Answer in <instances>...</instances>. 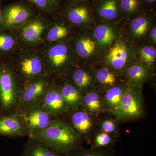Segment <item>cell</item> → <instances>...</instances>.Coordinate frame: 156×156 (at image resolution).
<instances>
[{"instance_id": "cell-1", "label": "cell", "mask_w": 156, "mask_h": 156, "mask_svg": "<svg viewBox=\"0 0 156 156\" xmlns=\"http://www.w3.org/2000/svg\"><path fill=\"white\" fill-rule=\"evenodd\" d=\"M40 51L46 74L53 79L66 76L79 64L72 40L56 44H44Z\"/></svg>"}, {"instance_id": "cell-2", "label": "cell", "mask_w": 156, "mask_h": 156, "mask_svg": "<svg viewBox=\"0 0 156 156\" xmlns=\"http://www.w3.org/2000/svg\"><path fill=\"white\" fill-rule=\"evenodd\" d=\"M30 137L37 140L62 155L82 145L83 142L82 138L61 118L55 119L48 128Z\"/></svg>"}, {"instance_id": "cell-3", "label": "cell", "mask_w": 156, "mask_h": 156, "mask_svg": "<svg viewBox=\"0 0 156 156\" xmlns=\"http://www.w3.org/2000/svg\"><path fill=\"white\" fill-rule=\"evenodd\" d=\"M11 65L23 87L47 75L40 50L32 48L20 51Z\"/></svg>"}, {"instance_id": "cell-4", "label": "cell", "mask_w": 156, "mask_h": 156, "mask_svg": "<svg viewBox=\"0 0 156 156\" xmlns=\"http://www.w3.org/2000/svg\"><path fill=\"white\" fill-rule=\"evenodd\" d=\"M22 88L11 64H0V105L3 115L16 113Z\"/></svg>"}, {"instance_id": "cell-5", "label": "cell", "mask_w": 156, "mask_h": 156, "mask_svg": "<svg viewBox=\"0 0 156 156\" xmlns=\"http://www.w3.org/2000/svg\"><path fill=\"white\" fill-rule=\"evenodd\" d=\"M134 45L121 33L114 44L103 53L101 63L120 74H123L136 62Z\"/></svg>"}, {"instance_id": "cell-6", "label": "cell", "mask_w": 156, "mask_h": 156, "mask_svg": "<svg viewBox=\"0 0 156 156\" xmlns=\"http://www.w3.org/2000/svg\"><path fill=\"white\" fill-rule=\"evenodd\" d=\"M143 87H128L120 103L110 113L119 122L137 119L144 115Z\"/></svg>"}, {"instance_id": "cell-7", "label": "cell", "mask_w": 156, "mask_h": 156, "mask_svg": "<svg viewBox=\"0 0 156 156\" xmlns=\"http://www.w3.org/2000/svg\"><path fill=\"white\" fill-rule=\"evenodd\" d=\"M92 29L76 30L72 40L79 64L90 67L99 63L102 56Z\"/></svg>"}, {"instance_id": "cell-8", "label": "cell", "mask_w": 156, "mask_h": 156, "mask_svg": "<svg viewBox=\"0 0 156 156\" xmlns=\"http://www.w3.org/2000/svg\"><path fill=\"white\" fill-rule=\"evenodd\" d=\"M92 1L64 3L58 12L76 30L92 28L96 22Z\"/></svg>"}, {"instance_id": "cell-9", "label": "cell", "mask_w": 156, "mask_h": 156, "mask_svg": "<svg viewBox=\"0 0 156 156\" xmlns=\"http://www.w3.org/2000/svg\"><path fill=\"white\" fill-rule=\"evenodd\" d=\"M155 11H146L142 14L123 22L122 33L134 45L146 41L151 28L155 23Z\"/></svg>"}, {"instance_id": "cell-10", "label": "cell", "mask_w": 156, "mask_h": 156, "mask_svg": "<svg viewBox=\"0 0 156 156\" xmlns=\"http://www.w3.org/2000/svg\"><path fill=\"white\" fill-rule=\"evenodd\" d=\"M53 82V78L47 74L23 86L15 113H23L31 108L40 105Z\"/></svg>"}, {"instance_id": "cell-11", "label": "cell", "mask_w": 156, "mask_h": 156, "mask_svg": "<svg viewBox=\"0 0 156 156\" xmlns=\"http://www.w3.org/2000/svg\"><path fill=\"white\" fill-rule=\"evenodd\" d=\"M60 118L67 123L83 141L89 143L98 128L97 117L81 108L70 110Z\"/></svg>"}, {"instance_id": "cell-12", "label": "cell", "mask_w": 156, "mask_h": 156, "mask_svg": "<svg viewBox=\"0 0 156 156\" xmlns=\"http://www.w3.org/2000/svg\"><path fill=\"white\" fill-rule=\"evenodd\" d=\"M35 16L32 7L25 2L7 5L2 9L0 29L6 31L19 28Z\"/></svg>"}, {"instance_id": "cell-13", "label": "cell", "mask_w": 156, "mask_h": 156, "mask_svg": "<svg viewBox=\"0 0 156 156\" xmlns=\"http://www.w3.org/2000/svg\"><path fill=\"white\" fill-rule=\"evenodd\" d=\"M123 22L114 23L96 20L92 29V34L102 55L121 34Z\"/></svg>"}, {"instance_id": "cell-14", "label": "cell", "mask_w": 156, "mask_h": 156, "mask_svg": "<svg viewBox=\"0 0 156 156\" xmlns=\"http://www.w3.org/2000/svg\"><path fill=\"white\" fill-rule=\"evenodd\" d=\"M58 14L45 31L42 38V43L49 44L69 41L72 40L76 30L64 17Z\"/></svg>"}, {"instance_id": "cell-15", "label": "cell", "mask_w": 156, "mask_h": 156, "mask_svg": "<svg viewBox=\"0 0 156 156\" xmlns=\"http://www.w3.org/2000/svg\"><path fill=\"white\" fill-rule=\"evenodd\" d=\"M50 23L41 16H36L20 27L19 39L28 47H33L42 43V38Z\"/></svg>"}, {"instance_id": "cell-16", "label": "cell", "mask_w": 156, "mask_h": 156, "mask_svg": "<svg viewBox=\"0 0 156 156\" xmlns=\"http://www.w3.org/2000/svg\"><path fill=\"white\" fill-rule=\"evenodd\" d=\"M40 105L55 119L61 118L70 111L54 79L53 83L45 93Z\"/></svg>"}, {"instance_id": "cell-17", "label": "cell", "mask_w": 156, "mask_h": 156, "mask_svg": "<svg viewBox=\"0 0 156 156\" xmlns=\"http://www.w3.org/2000/svg\"><path fill=\"white\" fill-rule=\"evenodd\" d=\"M29 136L28 126L22 114L14 113L0 116V136L17 138Z\"/></svg>"}, {"instance_id": "cell-18", "label": "cell", "mask_w": 156, "mask_h": 156, "mask_svg": "<svg viewBox=\"0 0 156 156\" xmlns=\"http://www.w3.org/2000/svg\"><path fill=\"white\" fill-rule=\"evenodd\" d=\"M28 126L29 136L34 135L48 128L55 119L41 105L31 108L22 114Z\"/></svg>"}, {"instance_id": "cell-19", "label": "cell", "mask_w": 156, "mask_h": 156, "mask_svg": "<svg viewBox=\"0 0 156 156\" xmlns=\"http://www.w3.org/2000/svg\"><path fill=\"white\" fill-rule=\"evenodd\" d=\"M96 20L120 23L124 19L119 0H92Z\"/></svg>"}, {"instance_id": "cell-20", "label": "cell", "mask_w": 156, "mask_h": 156, "mask_svg": "<svg viewBox=\"0 0 156 156\" xmlns=\"http://www.w3.org/2000/svg\"><path fill=\"white\" fill-rule=\"evenodd\" d=\"M83 95L97 88L95 75L92 67L79 64L66 76Z\"/></svg>"}, {"instance_id": "cell-21", "label": "cell", "mask_w": 156, "mask_h": 156, "mask_svg": "<svg viewBox=\"0 0 156 156\" xmlns=\"http://www.w3.org/2000/svg\"><path fill=\"white\" fill-rule=\"evenodd\" d=\"M155 70L149 66L135 62L123 74V82L128 87H142L154 76Z\"/></svg>"}, {"instance_id": "cell-22", "label": "cell", "mask_w": 156, "mask_h": 156, "mask_svg": "<svg viewBox=\"0 0 156 156\" xmlns=\"http://www.w3.org/2000/svg\"><path fill=\"white\" fill-rule=\"evenodd\" d=\"M95 75L96 87L101 92L124 83L122 76L100 62L92 66Z\"/></svg>"}, {"instance_id": "cell-23", "label": "cell", "mask_w": 156, "mask_h": 156, "mask_svg": "<svg viewBox=\"0 0 156 156\" xmlns=\"http://www.w3.org/2000/svg\"><path fill=\"white\" fill-rule=\"evenodd\" d=\"M70 110L80 108L83 94L67 77L54 79Z\"/></svg>"}, {"instance_id": "cell-24", "label": "cell", "mask_w": 156, "mask_h": 156, "mask_svg": "<svg viewBox=\"0 0 156 156\" xmlns=\"http://www.w3.org/2000/svg\"><path fill=\"white\" fill-rule=\"evenodd\" d=\"M102 92L97 88L91 90L83 95V101L80 108L96 117H98L105 112Z\"/></svg>"}, {"instance_id": "cell-25", "label": "cell", "mask_w": 156, "mask_h": 156, "mask_svg": "<svg viewBox=\"0 0 156 156\" xmlns=\"http://www.w3.org/2000/svg\"><path fill=\"white\" fill-rule=\"evenodd\" d=\"M128 86L121 83L103 92L102 99L105 112L110 113L120 103L127 90Z\"/></svg>"}, {"instance_id": "cell-26", "label": "cell", "mask_w": 156, "mask_h": 156, "mask_svg": "<svg viewBox=\"0 0 156 156\" xmlns=\"http://www.w3.org/2000/svg\"><path fill=\"white\" fill-rule=\"evenodd\" d=\"M134 45L136 61L155 69L156 66V46L149 43H144Z\"/></svg>"}, {"instance_id": "cell-27", "label": "cell", "mask_w": 156, "mask_h": 156, "mask_svg": "<svg viewBox=\"0 0 156 156\" xmlns=\"http://www.w3.org/2000/svg\"><path fill=\"white\" fill-rule=\"evenodd\" d=\"M20 156H63L55 152L37 140L29 137Z\"/></svg>"}, {"instance_id": "cell-28", "label": "cell", "mask_w": 156, "mask_h": 156, "mask_svg": "<svg viewBox=\"0 0 156 156\" xmlns=\"http://www.w3.org/2000/svg\"><path fill=\"white\" fill-rule=\"evenodd\" d=\"M124 21L134 18L146 10L141 0H119Z\"/></svg>"}, {"instance_id": "cell-29", "label": "cell", "mask_w": 156, "mask_h": 156, "mask_svg": "<svg viewBox=\"0 0 156 156\" xmlns=\"http://www.w3.org/2000/svg\"><path fill=\"white\" fill-rule=\"evenodd\" d=\"M63 156H115L113 148L90 149L84 148L83 145L73 149Z\"/></svg>"}, {"instance_id": "cell-30", "label": "cell", "mask_w": 156, "mask_h": 156, "mask_svg": "<svg viewBox=\"0 0 156 156\" xmlns=\"http://www.w3.org/2000/svg\"><path fill=\"white\" fill-rule=\"evenodd\" d=\"M116 142V138L98 129L91 140V147L93 148H112Z\"/></svg>"}, {"instance_id": "cell-31", "label": "cell", "mask_w": 156, "mask_h": 156, "mask_svg": "<svg viewBox=\"0 0 156 156\" xmlns=\"http://www.w3.org/2000/svg\"><path fill=\"white\" fill-rule=\"evenodd\" d=\"M18 40L14 34L0 32V53H8L14 50L17 47Z\"/></svg>"}, {"instance_id": "cell-32", "label": "cell", "mask_w": 156, "mask_h": 156, "mask_svg": "<svg viewBox=\"0 0 156 156\" xmlns=\"http://www.w3.org/2000/svg\"><path fill=\"white\" fill-rule=\"evenodd\" d=\"M118 121L111 117H105L98 120V128L101 131L106 132L114 137L117 138L120 136L119 128Z\"/></svg>"}, {"instance_id": "cell-33", "label": "cell", "mask_w": 156, "mask_h": 156, "mask_svg": "<svg viewBox=\"0 0 156 156\" xmlns=\"http://www.w3.org/2000/svg\"><path fill=\"white\" fill-rule=\"evenodd\" d=\"M38 10L43 13L49 14H57L49 0H27Z\"/></svg>"}, {"instance_id": "cell-34", "label": "cell", "mask_w": 156, "mask_h": 156, "mask_svg": "<svg viewBox=\"0 0 156 156\" xmlns=\"http://www.w3.org/2000/svg\"><path fill=\"white\" fill-rule=\"evenodd\" d=\"M148 43L154 46H156V26L154 24L149 32L146 41Z\"/></svg>"}, {"instance_id": "cell-35", "label": "cell", "mask_w": 156, "mask_h": 156, "mask_svg": "<svg viewBox=\"0 0 156 156\" xmlns=\"http://www.w3.org/2000/svg\"><path fill=\"white\" fill-rule=\"evenodd\" d=\"M146 11H155L156 0H141Z\"/></svg>"}, {"instance_id": "cell-36", "label": "cell", "mask_w": 156, "mask_h": 156, "mask_svg": "<svg viewBox=\"0 0 156 156\" xmlns=\"http://www.w3.org/2000/svg\"><path fill=\"white\" fill-rule=\"evenodd\" d=\"M53 8L56 10L57 13L62 5V0H49Z\"/></svg>"}, {"instance_id": "cell-37", "label": "cell", "mask_w": 156, "mask_h": 156, "mask_svg": "<svg viewBox=\"0 0 156 156\" xmlns=\"http://www.w3.org/2000/svg\"><path fill=\"white\" fill-rule=\"evenodd\" d=\"M92 1V0H62V2H64V3L69 2H80V1Z\"/></svg>"}, {"instance_id": "cell-38", "label": "cell", "mask_w": 156, "mask_h": 156, "mask_svg": "<svg viewBox=\"0 0 156 156\" xmlns=\"http://www.w3.org/2000/svg\"><path fill=\"white\" fill-rule=\"evenodd\" d=\"M2 9H1L0 7V24L2 21Z\"/></svg>"}, {"instance_id": "cell-39", "label": "cell", "mask_w": 156, "mask_h": 156, "mask_svg": "<svg viewBox=\"0 0 156 156\" xmlns=\"http://www.w3.org/2000/svg\"><path fill=\"white\" fill-rule=\"evenodd\" d=\"M2 115H3L2 112V108H1V105H0V116Z\"/></svg>"}]
</instances>
